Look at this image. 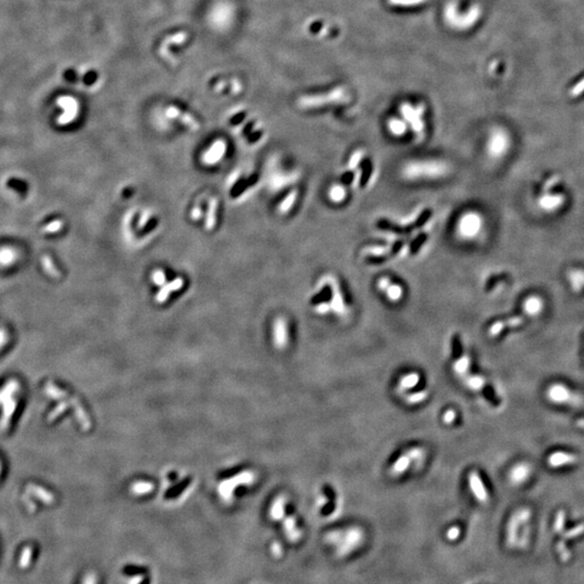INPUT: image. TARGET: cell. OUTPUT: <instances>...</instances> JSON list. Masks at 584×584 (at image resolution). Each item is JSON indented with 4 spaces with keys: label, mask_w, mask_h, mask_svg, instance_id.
Wrapping results in <instances>:
<instances>
[{
    "label": "cell",
    "mask_w": 584,
    "mask_h": 584,
    "mask_svg": "<svg viewBox=\"0 0 584 584\" xmlns=\"http://www.w3.org/2000/svg\"><path fill=\"white\" fill-rule=\"evenodd\" d=\"M43 389H45V394L47 396L58 401V405H56L54 409L49 413V422H52V421L58 419L61 414L64 413L66 410L70 409V408H73L80 428L84 431H88L91 428V422L89 417H88V413L85 411L83 405L80 404V401L77 397L72 396L70 393H67L64 389L60 388L51 381L46 383L45 388Z\"/></svg>",
    "instance_id": "obj_1"
},
{
    "label": "cell",
    "mask_w": 584,
    "mask_h": 584,
    "mask_svg": "<svg viewBox=\"0 0 584 584\" xmlns=\"http://www.w3.org/2000/svg\"><path fill=\"white\" fill-rule=\"evenodd\" d=\"M326 539L334 546L339 558H348L362 548L366 536L360 527L350 526L348 528L330 531Z\"/></svg>",
    "instance_id": "obj_2"
},
{
    "label": "cell",
    "mask_w": 584,
    "mask_h": 584,
    "mask_svg": "<svg viewBox=\"0 0 584 584\" xmlns=\"http://www.w3.org/2000/svg\"><path fill=\"white\" fill-rule=\"evenodd\" d=\"M21 387L17 380H8L0 388V432H5L11 424L18 404Z\"/></svg>",
    "instance_id": "obj_3"
},
{
    "label": "cell",
    "mask_w": 584,
    "mask_h": 584,
    "mask_svg": "<svg viewBox=\"0 0 584 584\" xmlns=\"http://www.w3.org/2000/svg\"><path fill=\"white\" fill-rule=\"evenodd\" d=\"M447 167L439 161H417L408 164L404 169V175L408 179L437 178L445 174Z\"/></svg>",
    "instance_id": "obj_4"
},
{
    "label": "cell",
    "mask_w": 584,
    "mask_h": 584,
    "mask_svg": "<svg viewBox=\"0 0 584 584\" xmlns=\"http://www.w3.org/2000/svg\"><path fill=\"white\" fill-rule=\"evenodd\" d=\"M431 217H432V211L430 209H426L422 213H421L416 221L412 222L409 225H407L406 228H400V226L389 222L388 220H385V219L379 220L378 223H376V226H378V229L383 230V231L392 232V233L398 234V235H406V234L412 233L414 230L422 228V226L429 221Z\"/></svg>",
    "instance_id": "obj_5"
},
{
    "label": "cell",
    "mask_w": 584,
    "mask_h": 584,
    "mask_svg": "<svg viewBox=\"0 0 584 584\" xmlns=\"http://www.w3.org/2000/svg\"><path fill=\"white\" fill-rule=\"evenodd\" d=\"M345 100V91L342 88L335 89L329 93L320 94V96H313V97H304L299 100V105L301 108L310 109V108H318V106L327 105L330 103H338L344 101Z\"/></svg>",
    "instance_id": "obj_6"
},
{
    "label": "cell",
    "mask_w": 584,
    "mask_h": 584,
    "mask_svg": "<svg viewBox=\"0 0 584 584\" xmlns=\"http://www.w3.org/2000/svg\"><path fill=\"white\" fill-rule=\"evenodd\" d=\"M188 39V34L184 30H180L177 31V33H173L168 35L167 37H165L164 39H162L160 46H159V54L160 56L164 60H166L169 63H173L175 61L174 59V54L172 52V47H181L183 46L184 43L187 41Z\"/></svg>",
    "instance_id": "obj_7"
},
{
    "label": "cell",
    "mask_w": 584,
    "mask_h": 584,
    "mask_svg": "<svg viewBox=\"0 0 584 584\" xmlns=\"http://www.w3.org/2000/svg\"><path fill=\"white\" fill-rule=\"evenodd\" d=\"M531 512L529 508H520L516 513L512 515V517L508 519V523L506 526V542L508 546H514L517 542L519 527L523 524H526L530 519Z\"/></svg>",
    "instance_id": "obj_8"
},
{
    "label": "cell",
    "mask_w": 584,
    "mask_h": 584,
    "mask_svg": "<svg viewBox=\"0 0 584 584\" xmlns=\"http://www.w3.org/2000/svg\"><path fill=\"white\" fill-rule=\"evenodd\" d=\"M481 228V219L480 217L474 212H469L464 215L460 222L458 230L459 233L464 238H473L475 237Z\"/></svg>",
    "instance_id": "obj_9"
},
{
    "label": "cell",
    "mask_w": 584,
    "mask_h": 584,
    "mask_svg": "<svg viewBox=\"0 0 584 584\" xmlns=\"http://www.w3.org/2000/svg\"><path fill=\"white\" fill-rule=\"evenodd\" d=\"M253 479H254L253 473H250V472L240 473L239 475L233 477V478L222 481L221 485H220V487H219V491H220V493H221L223 499L229 500V499H231L232 493H233L234 489L237 486L243 485V483H250V482L253 481Z\"/></svg>",
    "instance_id": "obj_10"
},
{
    "label": "cell",
    "mask_w": 584,
    "mask_h": 584,
    "mask_svg": "<svg viewBox=\"0 0 584 584\" xmlns=\"http://www.w3.org/2000/svg\"><path fill=\"white\" fill-rule=\"evenodd\" d=\"M508 144H510V140L504 131L495 130L492 132L488 144L489 153L492 157H501V155H503L507 150Z\"/></svg>",
    "instance_id": "obj_11"
},
{
    "label": "cell",
    "mask_w": 584,
    "mask_h": 584,
    "mask_svg": "<svg viewBox=\"0 0 584 584\" xmlns=\"http://www.w3.org/2000/svg\"><path fill=\"white\" fill-rule=\"evenodd\" d=\"M468 483L470 491L474 494V497L478 500L480 503H487L489 500V494L478 472L472 470V472L468 474Z\"/></svg>",
    "instance_id": "obj_12"
},
{
    "label": "cell",
    "mask_w": 584,
    "mask_h": 584,
    "mask_svg": "<svg viewBox=\"0 0 584 584\" xmlns=\"http://www.w3.org/2000/svg\"><path fill=\"white\" fill-rule=\"evenodd\" d=\"M58 105L64 110V114L60 117V122L66 123L72 121L77 116L78 103L76 100L71 97H62L58 100Z\"/></svg>",
    "instance_id": "obj_13"
},
{
    "label": "cell",
    "mask_w": 584,
    "mask_h": 584,
    "mask_svg": "<svg viewBox=\"0 0 584 584\" xmlns=\"http://www.w3.org/2000/svg\"><path fill=\"white\" fill-rule=\"evenodd\" d=\"M401 112H403V115L405 116L408 122L412 125V129L416 131V132H420V131H422L423 122H422V120H421V116H422V114H423L422 106H419V108H417V109H413L411 105L405 104V105L401 106Z\"/></svg>",
    "instance_id": "obj_14"
},
{
    "label": "cell",
    "mask_w": 584,
    "mask_h": 584,
    "mask_svg": "<svg viewBox=\"0 0 584 584\" xmlns=\"http://www.w3.org/2000/svg\"><path fill=\"white\" fill-rule=\"evenodd\" d=\"M166 115L169 118L179 119L182 123L187 125V127L192 129L193 131H196L200 128V124L197 122L196 119H195L192 115L186 114V113L182 112L180 109L177 108V106H169L166 111Z\"/></svg>",
    "instance_id": "obj_15"
},
{
    "label": "cell",
    "mask_w": 584,
    "mask_h": 584,
    "mask_svg": "<svg viewBox=\"0 0 584 584\" xmlns=\"http://www.w3.org/2000/svg\"><path fill=\"white\" fill-rule=\"evenodd\" d=\"M225 152H226L225 142L219 140V141L213 143L211 147L204 154L203 161L205 162L206 165H209V166L215 165V164H217L218 161L222 159V157L224 156Z\"/></svg>",
    "instance_id": "obj_16"
},
{
    "label": "cell",
    "mask_w": 584,
    "mask_h": 584,
    "mask_svg": "<svg viewBox=\"0 0 584 584\" xmlns=\"http://www.w3.org/2000/svg\"><path fill=\"white\" fill-rule=\"evenodd\" d=\"M531 474V467L527 463H518L514 466L508 474L510 481L515 486L522 485L529 478Z\"/></svg>",
    "instance_id": "obj_17"
},
{
    "label": "cell",
    "mask_w": 584,
    "mask_h": 584,
    "mask_svg": "<svg viewBox=\"0 0 584 584\" xmlns=\"http://www.w3.org/2000/svg\"><path fill=\"white\" fill-rule=\"evenodd\" d=\"M274 341L276 348L284 349L288 343V330L286 320L279 317L274 324Z\"/></svg>",
    "instance_id": "obj_18"
},
{
    "label": "cell",
    "mask_w": 584,
    "mask_h": 584,
    "mask_svg": "<svg viewBox=\"0 0 584 584\" xmlns=\"http://www.w3.org/2000/svg\"><path fill=\"white\" fill-rule=\"evenodd\" d=\"M524 323V318L522 316H515L512 318H508L506 320H499V322L494 323L489 328L488 334L491 338L498 337L505 327H518Z\"/></svg>",
    "instance_id": "obj_19"
},
{
    "label": "cell",
    "mask_w": 584,
    "mask_h": 584,
    "mask_svg": "<svg viewBox=\"0 0 584 584\" xmlns=\"http://www.w3.org/2000/svg\"><path fill=\"white\" fill-rule=\"evenodd\" d=\"M26 492H27V494L33 495V497H35L36 499L40 500L42 503L48 504V505L52 504L55 500L54 495L51 492L48 491L46 488H43L39 485H36V483H29V485L26 487Z\"/></svg>",
    "instance_id": "obj_20"
},
{
    "label": "cell",
    "mask_w": 584,
    "mask_h": 584,
    "mask_svg": "<svg viewBox=\"0 0 584 584\" xmlns=\"http://www.w3.org/2000/svg\"><path fill=\"white\" fill-rule=\"evenodd\" d=\"M577 461H578V458L575 455L567 454V452H562V451L554 452V454H552L548 459L549 466L552 467H560L563 466H568V464H574Z\"/></svg>",
    "instance_id": "obj_21"
},
{
    "label": "cell",
    "mask_w": 584,
    "mask_h": 584,
    "mask_svg": "<svg viewBox=\"0 0 584 584\" xmlns=\"http://www.w3.org/2000/svg\"><path fill=\"white\" fill-rule=\"evenodd\" d=\"M548 396L552 401H555V403H567V401H571L573 394L564 385L555 384L549 388Z\"/></svg>",
    "instance_id": "obj_22"
},
{
    "label": "cell",
    "mask_w": 584,
    "mask_h": 584,
    "mask_svg": "<svg viewBox=\"0 0 584 584\" xmlns=\"http://www.w3.org/2000/svg\"><path fill=\"white\" fill-rule=\"evenodd\" d=\"M412 464V461L409 457L407 456L406 452H404L403 455L399 456L395 462L392 464L391 469H389V473L391 475L397 477L403 475L404 473H406L408 469L410 468V466Z\"/></svg>",
    "instance_id": "obj_23"
},
{
    "label": "cell",
    "mask_w": 584,
    "mask_h": 584,
    "mask_svg": "<svg viewBox=\"0 0 584 584\" xmlns=\"http://www.w3.org/2000/svg\"><path fill=\"white\" fill-rule=\"evenodd\" d=\"M332 296H331V310H334L337 314L339 315H342V314L345 313L347 311V307H345L344 304V300L342 297V293L340 291V288H339V285L335 281L334 285H332Z\"/></svg>",
    "instance_id": "obj_24"
},
{
    "label": "cell",
    "mask_w": 584,
    "mask_h": 584,
    "mask_svg": "<svg viewBox=\"0 0 584 584\" xmlns=\"http://www.w3.org/2000/svg\"><path fill=\"white\" fill-rule=\"evenodd\" d=\"M183 284H184L183 279H182V278H175L173 281L169 282V284H167V285H164V286H162V288L160 289V290H159L158 294H157L156 301H157V302H159V303L165 302V301L169 298V296H170V293L172 291L179 290V289H181L182 287H183Z\"/></svg>",
    "instance_id": "obj_25"
},
{
    "label": "cell",
    "mask_w": 584,
    "mask_h": 584,
    "mask_svg": "<svg viewBox=\"0 0 584 584\" xmlns=\"http://www.w3.org/2000/svg\"><path fill=\"white\" fill-rule=\"evenodd\" d=\"M420 382V374L417 372H410L405 374L399 379L398 383V392L400 394H404L409 389L416 387Z\"/></svg>",
    "instance_id": "obj_26"
},
{
    "label": "cell",
    "mask_w": 584,
    "mask_h": 584,
    "mask_svg": "<svg viewBox=\"0 0 584 584\" xmlns=\"http://www.w3.org/2000/svg\"><path fill=\"white\" fill-rule=\"evenodd\" d=\"M564 202H565V197L561 194L545 195V196H542L541 199H540V206H541L543 209L551 211V210H555L557 208H560V207L564 204Z\"/></svg>",
    "instance_id": "obj_27"
},
{
    "label": "cell",
    "mask_w": 584,
    "mask_h": 584,
    "mask_svg": "<svg viewBox=\"0 0 584 584\" xmlns=\"http://www.w3.org/2000/svg\"><path fill=\"white\" fill-rule=\"evenodd\" d=\"M463 378V382L464 384L467 388H469L470 391H475V392H479L482 391L483 388L486 386V380L482 378L481 375L478 374H470V373H467Z\"/></svg>",
    "instance_id": "obj_28"
},
{
    "label": "cell",
    "mask_w": 584,
    "mask_h": 584,
    "mask_svg": "<svg viewBox=\"0 0 584 584\" xmlns=\"http://www.w3.org/2000/svg\"><path fill=\"white\" fill-rule=\"evenodd\" d=\"M543 309L542 300L538 297H530L525 301L524 311L530 316L538 315Z\"/></svg>",
    "instance_id": "obj_29"
},
{
    "label": "cell",
    "mask_w": 584,
    "mask_h": 584,
    "mask_svg": "<svg viewBox=\"0 0 584 584\" xmlns=\"http://www.w3.org/2000/svg\"><path fill=\"white\" fill-rule=\"evenodd\" d=\"M454 370L455 372L460 375V376H464L467 373H468V370L470 367V358L468 355H461L458 357V358L455 359L454 362Z\"/></svg>",
    "instance_id": "obj_30"
},
{
    "label": "cell",
    "mask_w": 584,
    "mask_h": 584,
    "mask_svg": "<svg viewBox=\"0 0 584 584\" xmlns=\"http://www.w3.org/2000/svg\"><path fill=\"white\" fill-rule=\"evenodd\" d=\"M217 210H218V200L216 198H212L208 206V211H207L206 217V230L211 231L216 225L217 219Z\"/></svg>",
    "instance_id": "obj_31"
},
{
    "label": "cell",
    "mask_w": 584,
    "mask_h": 584,
    "mask_svg": "<svg viewBox=\"0 0 584 584\" xmlns=\"http://www.w3.org/2000/svg\"><path fill=\"white\" fill-rule=\"evenodd\" d=\"M403 396L406 400V403H408L409 405H417V404L423 403L424 400H426V398L429 397V392L426 391V389H422V391H418V392H413V393H404Z\"/></svg>",
    "instance_id": "obj_32"
},
{
    "label": "cell",
    "mask_w": 584,
    "mask_h": 584,
    "mask_svg": "<svg viewBox=\"0 0 584 584\" xmlns=\"http://www.w3.org/2000/svg\"><path fill=\"white\" fill-rule=\"evenodd\" d=\"M383 291H385L387 298L391 301H393V302H397V301H399L401 298H403V294H404L403 288H401L399 285L392 284L391 281H389V284L384 288V290Z\"/></svg>",
    "instance_id": "obj_33"
},
{
    "label": "cell",
    "mask_w": 584,
    "mask_h": 584,
    "mask_svg": "<svg viewBox=\"0 0 584 584\" xmlns=\"http://www.w3.org/2000/svg\"><path fill=\"white\" fill-rule=\"evenodd\" d=\"M31 558H33V548L30 545L25 546L21 552L20 560H18V567L21 569H27L31 563Z\"/></svg>",
    "instance_id": "obj_34"
},
{
    "label": "cell",
    "mask_w": 584,
    "mask_h": 584,
    "mask_svg": "<svg viewBox=\"0 0 584 584\" xmlns=\"http://www.w3.org/2000/svg\"><path fill=\"white\" fill-rule=\"evenodd\" d=\"M388 129L395 135H403L406 132L407 125L404 121L394 118L388 121Z\"/></svg>",
    "instance_id": "obj_35"
},
{
    "label": "cell",
    "mask_w": 584,
    "mask_h": 584,
    "mask_svg": "<svg viewBox=\"0 0 584 584\" xmlns=\"http://www.w3.org/2000/svg\"><path fill=\"white\" fill-rule=\"evenodd\" d=\"M329 196L334 203H341L343 202L344 198L347 197V191H345L344 187L340 185L332 186L329 192Z\"/></svg>",
    "instance_id": "obj_36"
},
{
    "label": "cell",
    "mask_w": 584,
    "mask_h": 584,
    "mask_svg": "<svg viewBox=\"0 0 584 584\" xmlns=\"http://www.w3.org/2000/svg\"><path fill=\"white\" fill-rule=\"evenodd\" d=\"M569 280L571 282V285H573L575 290H581L582 287L584 286V272L581 271H575V272H571L569 274Z\"/></svg>",
    "instance_id": "obj_37"
},
{
    "label": "cell",
    "mask_w": 584,
    "mask_h": 584,
    "mask_svg": "<svg viewBox=\"0 0 584 584\" xmlns=\"http://www.w3.org/2000/svg\"><path fill=\"white\" fill-rule=\"evenodd\" d=\"M297 197H298V191L294 190L291 193H289L288 196L284 199V202H282L280 204V208H279L280 212L286 213V212H288L289 210H290L292 208L293 204L296 203Z\"/></svg>",
    "instance_id": "obj_38"
},
{
    "label": "cell",
    "mask_w": 584,
    "mask_h": 584,
    "mask_svg": "<svg viewBox=\"0 0 584 584\" xmlns=\"http://www.w3.org/2000/svg\"><path fill=\"white\" fill-rule=\"evenodd\" d=\"M371 173H372V164L370 162L369 159L363 160L362 162V174H361V179H360V185L361 186H366L367 183L369 182L370 177H371Z\"/></svg>",
    "instance_id": "obj_39"
},
{
    "label": "cell",
    "mask_w": 584,
    "mask_h": 584,
    "mask_svg": "<svg viewBox=\"0 0 584 584\" xmlns=\"http://www.w3.org/2000/svg\"><path fill=\"white\" fill-rule=\"evenodd\" d=\"M148 569L144 566H136V565H127L123 568V573L129 576V577H134V576H142V575H145L147 574Z\"/></svg>",
    "instance_id": "obj_40"
},
{
    "label": "cell",
    "mask_w": 584,
    "mask_h": 584,
    "mask_svg": "<svg viewBox=\"0 0 584 584\" xmlns=\"http://www.w3.org/2000/svg\"><path fill=\"white\" fill-rule=\"evenodd\" d=\"M405 452L407 454V456L410 458L412 463L422 461L423 458H424V450L420 447H413V448L406 450Z\"/></svg>",
    "instance_id": "obj_41"
},
{
    "label": "cell",
    "mask_w": 584,
    "mask_h": 584,
    "mask_svg": "<svg viewBox=\"0 0 584 584\" xmlns=\"http://www.w3.org/2000/svg\"><path fill=\"white\" fill-rule=\"evenodd\" d=\"M153 485L150 482H145V481H140V482H135L134 485L132 486V491L136 494H143V493H146L153 490Z\"/></svg>",
    "instance_id": "obj_42"
},
{
    "label": "cell",
    "mask_w": 584,
    "mask_h": 584,
    "mask_svg": "<svg viewBox=\"0 0 584 584\" xmlns=\"http://www.w3.org/2000/svg\"><path fill=\"white\" fill-rule=\"evenodd\" d=\"M461 532H462L461 527L452 526V527H450V528H448L447 531H446V538H447V540L450 542H456L460 539Z\"/></svg>",
    "instance_id": "obj_43"
},
{
    "label": "cell",
    "mask_w": 584,
    "mask_h": 584,
    "mask_svg": "<svg viewBox=\"0 0 584 584\" xmlns=\"http://www.w3.org/2000/svg\"><path fill=\"white\" fill-rule=\"evenodd\" d=\"M331 296H332L331 288L330 287H326V288L323 289L322 292H320L319 294H317V296L313 299V302L314 303H317V304L323 303V302H325V301L329 300L331 298Z\"/></svg>",
    "instance_id": "obj_44"
},
{
    "label": "cell",
    "mask_w": 584,
    "mask_h": 584,
    "mask_svg": "<svg viewBox=\"0 0 584 584\" xmlns=\"http://www.w3.org/2000/svg\"><path fill=\"white\" fill-rule=\"evenodd\" d=\"M284 514V498H279L276 500L275 504L272 508V515L275 518H279Z\"/></svg>",
    "instance_id": "obj_45"
},
{
    "label": "cell",
    "mask_w": 584,
    "mask_h": 584,
    "mask_svg": "<svg viewBox=\"0 0 584 584\" xmlns=\"http://www.w3.org/2000/svg\"><path fill=\"white\" fill-rule=\"evenodd\" d=\"M426 239H428V235H426V234H420L419 236H417L416 239H414V240L411 242V246H410V250H411V252H412V253H416V252H418V250H419V249L421 248V246H422V244H423V243L426 241Z\"/></svg>",
    "instance_id": "obj_46"
},
{
    "label": "cell",
    "mask_w": 584,
    "mask_h": 584,
    "mask_svg": "<svg viewBox=\"0 0 584 584\" xmlns=\"http://www.w3.org/2000/svg\"><path fill=\"white\" fill-rule=\"evenodd\" d=\"M583 92H584V78L581 79L580 81H578V83L573 87V89L570 90L569 94H570V97L577 98V97H579L580 94H582Z\"/></svg>",
    "instance_id": "obj_47"
},
{
    "label": "cell",
    "mask_w": 584,
    "mask_h": 584,
    "mask_svg": "<svg viewBox=\"0 0 584 584\" xmlns=\"http://www.w3.org/2000/svg\"><path fill=\"white\" fill-rule=\"evenodd\" d=\"M456 419H457V412L454 409L446 410L444 412V414H443V421H444V423L448 424V425L454 423L455 421H456Z\"/></svg>",
    "instance_id": "obj_48"
},
{
    "label": "cell",
    "mask_w": 584,
    "mask_h": 584,
    "mask_svg": "<svg viewBox=\"0 0 584 584\" xmlns=\"http://www.w3.org/2000/svg\"><path fill=\"white\" fill-rule=\"evenodd\" d=\"M362 155H363L362 150H357V152H355V153L353 154V156L350 157V161H349V168H350V169H354V168H356V167H357V165H358V162L360 161V159H361Z\"/></svg>",
    "instance_id": "obj_49"
},
{
    "label": "cell",
    "mask_w": 584,
    "mask_h": 584,
    "mask_svg": "<svg viewBox=\"0 0 584 584\" xmlns=\"http://www.w3.org/2000/svg\"><path fill=\"white\" fill-rule=\"evenodd\" d=\"M153 281L155 282L156 285H159V286H164L165 282H166V275L162 271H156L153 273Z\"/></svg>",
    "instance_id": "obj_50"
},
{
    "label": "cell",
    "mask_w": 584,
    "mask_h": 584,
    "mask_svg": "<svg viewBox=\"0 0 584 584\" xmlns=\"http://www.w3.org/2000/svg\"><path fill=\"white\" fill-rule=\"evenodd\" d=\"M565 524V512L564 511H560L557 513V516H556V522H555V530L556 531H561L563 529Z\"/></svg>",
    "instance_id": "obj_51"
},
{
    "label": "cell",
    "mask_w": 584,
    "mask_h": 584,
    "mask_svg": "<svg viewBox=\"0 0 584 584\" xmlns=\"http://www.w3.org/2000/svg\"><path fill=\"white\" fill-rule=\"evenodd\" d=\"M583 532H584V524H581L579 526H577L576 528L569 530L566 533V538H575V537H578V536L582 535Z\"/></svg>",
    "instance_id": "obj_52"
},
{
    "label": "cell",
    "mask_w": 584,
    "mask_h": 584,
    "mask_svg": "<svg viewBox=\"0 0 584 584\" xmlns=\"http://www.w3.org/2000/svg\"><path fill=\"white\" fill-rule=\"evenodd\" d=\"M452 345H454V348H452V351H454V356L455 358H458V357L461 356V344H460V340L458 337L454 338V342H452Z\"/></svg>",
    "instance_id": "obj_53"
},
{
    "label": "cell",
    "mask_w": 584,
    "mask_h": 584,
    "mask_svg": "<svg viewBox=\"0 0 584 584\" xmlns=\"http://www.w3.org/2000/svg\"><path fill=\"white\" fill-rule=\"evenodd\" d=\"M502 278H503V276H502V275H499V276H493V277H491L490 279H489V280L487 281V290L489 291V290H490V289H492V288L495 286V284H497V282H498L499 280H501Z\"/></svg>",
    "instance_id": "obj_54"
},
{
    "label": "cell",
    "mask_w": 584,
    "mask_h": 584,
    "mask_svg": "<svg viewBox=\"0 0 584 584\" xmlns=\"http://www.w3.org/2000/svg\"><path fill=\"white\" fill-rule=\"evenodd\" d=\"M83 584H97V576L93 573L87 574L84 578Z\"/></svg>",
    "instance_id": "obj_55"
},
{
    "label": "cell",
    "mask_w": 584,
    "mask_h": 584,
    "mask_svg": "<svg viewBox=\"0 0 584 584\" xmlns=\"http://www.w3.org/2000/svg\"><path fill=\"white\" fill-rule=\"evenodd\" d=\"M330 310H331L330 304L329 303H325V302L319 303L317 305V307H316V311L318 313H320V314H326V313H328Z\"/></svg>",
    "instance_id": "obj_56"
},
{
    "label": "cell",
    "mask_w": 584,
    "mask_h": 584,
    "mask_svg": "<svg viewBox=\"0 0 584 584\" xmlns=\"http://www.w3.org/2000/svg\"><path fill=\"white\" fill-rule=\"evenodd\" d=\"M353 180H354V173L351 172V171L345 172L342 175V182H343V183H345V184H350L351 182H353Z\"/></svg>",
    "instance_id": "obj_57"
},
{
    "label": "cell",
    "mask_w": 584,
    "mask_h": 584,
    "mask_svg": "<svg viewBox=\"0 0 584 584\" xmlns=\"http://www.w3.org/2000/svg\"><path fill=\"white\" fill-rule=\"evenodd\" d=\"M149 217H150V213L148 211L143 212V215H142V217L140 219V221H139V228H144V226H145V224L147 223V221L149 220Z\"/></svg>",
    "instance_id": "obj_58"
},
{
    "label": "cell",
    "mask_w": 584,
    "mask_h": 584,
    "mask_svg": "<svg viewBox=\"0 0 584 584\" xmlns=\"http://www.w3.org/2000/svg\"><path fill=\"white\" fill-rule=\"evenodd\" d=\"M557 181H558V177H552L550 180H548V181L545 182V184H544V190H545V191L550 190V188H552V187H553V186H554V185L557 183Z\"/></svg>",
    "instance_id": "obj_59"
},
{
    "label": "cell",
    "mask_w": 584,
    "mask_h": 584,
    "mask_svg": "<svg viewBox=\"0 0 584 584\" xmlns=\"http://www.w3.org/2000/svg\"><path fill=\"white\" fill-rule=\"evenodd\" d=\"M7 342H8V336H7V334H5L4 331L0 330V350H1L4 347L5 343H7Z\"/></svg>",
    "instance_id": "obj_60"
},
{
    "label": "cell",
    "mask_w": 584,
    "mask_h": 584,
    "mask_svg": "<svg viewBox=\"0 0 584 584\" xmlns=\"http://www.w3.org/2000/svg\"><path fill=\"white\" fill-rule=\"evenodd\" d=\"M200 216H202V209L198 208V207H196V208H194L193 211H192V217H193V219L194 220H198L200 218Z\"/></svg>",
    "instance_id": "obj_61"
},
{
    "label": "cell",
    "mask_w": 584,
    "mask_h": 584,
    "mask_svg": "<svg viewBox=\"0 0 584 584\" xmlns=\"http://www.w3.org/2000/svg\"><path fill=\"white\" fill-rule=\"evenodd\" d=\"M576 423H577V426H579V428H581V429L584 430V419L577 420Z\"/></svg>",
    "instance_id": "obj_62"
},
{
    "label": "cell",
    "mask_w": 584,
    "mask_h": 584,
    "mask_svg": "<svg viewBox=\"0 0 584 584\" xmlns=\"http://www.w3.org/2000/svg\"><path fill=\"white\" fill-rule=\"evenodd\" d=\"M150 582H152L150 581V578L146 577V578H144V579L139 584H150Z\"/></svg>",
    "instance_id": "obj_63"
},
{
    "label": "cell",
    "mask_w": 584,
    "mask_h": 584,
    "mask_svg": "<svg viewBox=\"0 0 584 584\" xmlns=\"http://www.w3.org/2000/svg\"><path fill=\"white\" fill-rule=\"evenodd\" d=\"M1 470H2V466H1V462H0V475H1Z\"/></svg>",
    "instance_id": "obj_64"
}]
</instances>
